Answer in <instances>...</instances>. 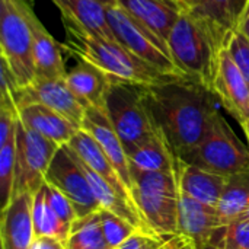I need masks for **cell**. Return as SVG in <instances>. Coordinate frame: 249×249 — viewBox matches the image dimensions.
Masks as SVG:
<instances>
[{
    "instance_id": "obj_42",
    "label": "cell",
    "mask_w": 249,
    "mask_h": 249,
    "mask_svg": "<svg viewBox=\"0 0 249 249\" xmlns=\"http://www.w3.org/2000/svg\"><path fill=\"white\" fill-rule=\"evenodd\" d=\"M184 249H196L194 247H191V248H184Z\"/></svg>"
},
{
    "instance_id": "obj_7",
    "label": "cell",
    "mask_w": 249,
    "mask_h": 249,
    "mask_svg": "<svg viewBox=\"0 0 249 249\" xmlns=\"http://www.w3.org/2000/svg\"><path fill=\"white\" fill-rule=\"evenodd\" d=\"M107 15L114 38L121 45L153 66L158 71L163 74H179L171 60L168 45L125 9L118 4L107 6Z\"/></svg>"
},
{
    "instance_id": "obj_18",
    "label": "cell",
    "mask_w": 249,
    "mask_h": 249,
    "mask_svg": "<svg viewBox=\"0 0 249 249\" xmlns=\"http://www.w3.org/2000/svg\"><path fill=\"white\" fill-rule=\"evenodd\" d=\"M134 19L168 45L169 34L185 9L179 0H117Z\"/></svg>"
},
{
    "instance_id": "obj_40",
    "label": "cell",
    "mask_w": 249,
    "mask_h": 249,
    "mask_svg": "<svg viewBox=\"0 0 249 249\" xmlns=\"http://www.w3.org/2000/svg\"><path fill=\"white\" fill-rule=\"evenodd\" d=\"M244 128V131H245V136H247V139H248V144H249V121L242 127Z\"/></svg>"
},
{
    "instance_id": "obj_11",
    "label": "cell",
    "mask_w": 249,
    "mask_h": 249,
    "mask_svg": "<svg viewBox=\"0 0 249 249\" xmlns=\"http://www.w3.org/2000/svg\"><path fill=\"white\" fill-rule=\"evenodd\" d=\"M212 90L222 107L244 127L249 121V85L228 48L219 54Z\"/></svg>"
},
{
    "instance_id": "obj_5",
    "label": "cell",
    "mask_w": 249,
    "mask_h": 249,
    "mask_svg": "<svg viewBox=\"0 0 249 249\" xmlns=\"http://www.w3.org/2000/svg\"><path fill=\"white\" fill-rule=\"evenodd\" d=\"M182 162L232 177L249 171V149L245 147L225 117L217 112L203 142Z\"/></svg>"
},
{
    "instance_id": "obj_34",
    "label": "cell",
    "mask_w": 249,
    "mask_h": 249,
    "mask_svg": "<svg viewBox=\"0 0 249 249\" xmlns=\"http://www.w3.org/2000/svg\"><path fill=\"white\" fill-rule=\"evenodd\" d=\"M228 51L231 54V57L233 58L235 64L238 66L239 71L242 73V76L245 77L247 83L249 85V41L248 38L241 32L236 31L229 42H228Z\"/></svg>"
},
{
    "instance_id": "obj_39",
    "label": "cell",
    "mask_w": 249,
    "mask_h": 249,
    "mask_svg": "<svg viewBox=\"0 0 249 249\" xmlns=\"http://www.w3.org/2000/svg\"><path fill=\"white\" fill-rule=\"evenodd\" d=\"M99 1H102V3L107 4V6H114V4H117V0H99Z\"/></svg>"
},
{
    "instance_id": "obj_15",
    "label": "cell",
    "mask_w": 249,
    "mask_h": 249,
    "mask_svg": "<svg viewBox=\"0 0 249 249\" xmlns=\"http://www.w3.org/2000/svg\"><path fill=\"white\" fill-rule=\"evenodd\" d=\"M82 130L89 133L102 147L117 172L120 174L123 182L131 193L133 190V182H131V168L130 162L127 158V152L123 146V142L120 136L117 134L105 108H98V107H89L86 109L83 123H82ZM133 196V194H131Z\"/></svg>"
},
{
    "instance_id": "obj_32",
    "label": "cell",
    "mask_w": 249,
    "mask_h": 249,
    "mask_svg": "<svg viewBox=\"0 0 249 249\" xmlns=\"http://www.w3.org/2000/svg\"><path fill=\"white\" fill-rule=\"evenodd\" d=\"M44 193H45V200L51 207V210L55 213V216L63 223L71 228V225L79 219L73 203L61 191H58L57 188H54L47 182H44Z\"/></svg>"
},
{
    "instance_id": "obj_36",
    "label": "cell",
    "mask_w": 249,
    "mask_h": 249,
    "mask_svg": "<svg viewBox=\"0 0 249 249\" xmlns=\"http://www.w3.org/2000/svg\"><path fill=\"white\" fill-rule=\"evenodd\" d=\"M223 235H225V228H222L212 238V241H209L206 244H201V245H197L196 249H225V245H223Z\"/></svg>"
},
{
    "instance_id": "obj_41",
    "label": "cell",
    "mask_w": 249,
    "mask_h": 249,
    "mask_svg": "<svg viewBox=\"0 0 249 249\" xmlns=\"http://www.w3.org/2000/svg\"><path fill=\"white\" fill-rule=\"evenodd\" d=\"M245 217H248V219H249V209H248V212L245 213Z\"/></svg>"
},
{
    "instance_id": "obj_10",
    "label": "cell",
    "mask_w": 249,
    "mask_h": 249,
    "mask_svg": "<svg viewBox=\"0 0 249 249\" xmlns=\"http://www.w3.org/2000/svg\"><path fill=\"white\" fill-rule=\"evenodd\" d=\"M13 101L18 109L29 104L45 105L66 117L79 128H82L88 109V107L71 92L64 77L35 79L31 85L19 88L13 93Z\"/></svg>"
},
{
    "instance_id": "obj_38",
    "label": "cell",
    "mask_w": 249,
    "mask_h": 249,
    "mask_svg": "<svg viewBox=\"0 0 249 249\" xmlns=\"http://www.w3.org/2000/svg\"><path fill=\"white\" fill-rule=\"evenodd\" d=\"M179 1H181V4H182L185 9H188V10H190V9H193V7L197 4V1H198V0H179Z\"/></svg>"
},
{
    "instance_id": "obj_1",
    "label": "cell",
    "mask_w": 249,
    "mask_h": 249,
    "mask_svg": "<svg viewBox=\"0 0 249 249\" xmlns=\"http://www.w3.org/2000/svg\"><path fill=\"white\" fill-rule=\"evenodd\" d=\"M144 98L158 133L178 160L198 147L219 112L213 90L182 74L144 85Z\"/></svg>"
},
{
    "instance_id": "obj_33",
    "label": "cell",
    "mask_w": 249,
    "mask_h": 249,
    "mask_svg": "<svg viewBox=\"0 0 249 249\" xmlns=\"http://www.w3.org/2000/svg\"><path fill=\"white\" fill-rule=\"evenodd\" d=\"M225 249H249V219L242 216L225 226Z\"/></svg>"
},
{
    "instance_id": "obj_21",
    "label": "cell",
    "mask_w": 249,
    "mask_h": 249,
    "mask_svg": "<svg viewBox=\"0 0 249 249\" xmlns=\"http://www.w3.org/2000/svg\"><path fill=\"white\" fill-rule=\"evenodd\" d=\"M228 179L229 177L210 172L179 160L178 181L181 193L204 204L217 207L228 185Z\"/></svg>"
},
{
    "instance_id": "obj_37",
    "label": "cell",
    "mask_w": 249,
    "mask_h": 249,
    "mask_svg": "<svg viewBox=\"0 0 249 249\" xmlns=\"http://www.w3.org/2000/svg\"><path fill=\"white\" fill-rule=\"evenodd\" d=\"M238 31H241L247 38H248L249 41V4H248V9H247V12H245V15H244V18H242V22H241V25H239V29Z\"/></svg>"
},
{
    "instance_id": "obj_35",
    "label": "cell",
    "mask_w": 249,
    "mask_h": 249,
    "mask_svg": "<svg viewBox=\"0 0 249 249\" xmlns=\"http://www.w3.org/2000/svg\"><path fill=\"white\" fill-rule=\"evenodd\" d=\"M31 249H66L64 242L54 239V238H48V236H41V238H35Z\"/></svg>"
},
{
    "instance_id": "obj_19",
    "label": "cell",
    "mask_w": 249,
    "mask_h": 249,
    "mask_svg": "<svg viewBox=\"0 0 249 249\" xmlns=\"http://www.w3.org/2000/svg\"><path fill=\"white\" fill-rule=\"evenodd\" d=\"M67 144L82 160L83 165H86L90 171L99 175L104 181H107L120 196H123L131 204H134L133 196L125 187V184L123 182L120 174L117 172V169L114 168V165L111 163V160L99 146V143L89 133L80 128Z\"/></svg>"
},
{
    "instance_id": "obj_3",
    "label": "cell",
    "mask_w": 249,
    "mask_h": 249,
    "mask_svg": "<svg viewBox=\"0 0 249 249\" xmlns=\"http://www.w3.org/2000/svg\"><path fill=\"white\" fill-rule=\"evenodd\" d=\"M168 48L171 60L179 74L212 89L222 50L217 48L206 28L190 10L184 9L179 15L169 34Z\"/></svg>"
},
{
    "instance_id": "obj_2",
    "label": "cell",
    "mask_w": 249,
    "mask_h": 249,
    "mask_svg": "<svg viewBox=\"0 0 249 249\" xmlns=\"http://www.w3.org/2000/svg\"><path fill=\"white\" fill-rule=\"evenodd\" d=\"M63 51L77 60L93 64L112 79L150 85L165 76L153 66L128 51L117 39L88 32L69 20H63Z\"/></svg>"
},
{
    "instance_id": "obj_6",
    "label": "cell",
    "mask_w": 249,
    "mask_h": 249,
    "mask_svg": "<svg viewBox=\"0 0 249 249\" xmlns=\"http://www.w3.org/2000/svg\"><path fill=\"white\" fill-rule=\"evenodd\" d=\"M0 57L6 60L20 88L36 79L31 29L13 0H0Z\"/></svg>"
},
{
    "instance_id": "obj_31",
    "label": "cell",
    "mask_w": 249,
    "mask_h": 249,
    "mask_svg": "<svg viewBox=\"0 0 249 249\" xmlns=\"http://www.w3.org/2000/svg\"><path fill=\"white\" fill-rule=\"evenodd\" d=\"M99 216H101V225L104 235L107 238V242L109 244L111 249H118L136 231H139L136 226H133L130 222L124 220L123 217L99 209Z\"/></svg>"
},
{
    "instance_id": "obj_29",
    "label": "cell",
    "mask_w": 249,
    "mask_h": 249,
    "mask_svg": "<svg viewBox=\"0 0 249 249\" xmlns=\"http://www.w3.org/2000/svg\"><path fill=\"white\" fill-rule=\"evenodd\" d=\"M191 247H194L193 242L182 235L162 236L150 231L139 229L118 249H184Z\"/></svg>"
},
{
    "instance_id": "obj_27",
    "label": "cell",
    "mask_w": 249,
    "mask_h": 249,
    "mask_svg": "<svg viewBox=\"0 0 249 249\" xmlns=\"http://www.w3.org/2000/svg\"><path fill=\"white\" fill-rule=\"evenodd\" d=\"M66 249H111L102 231L99 210L79 217L70 228Z\"/></svg>"
},
{
    "instance_id": "obj_12",
    "label": "cell",
    "mask_w": 249,
    "mask_h": 249,
    "mask_svg": "<svg viewBox=\"0 0 249 249\" xmlns=\"http://www.w3.org/2000/svg\"><path fill=\"white\" fill-rule=\"evenodd\" d=\"M22 15L25 16L34 44V61L36 79H58L66 77V64L63 58V48L48 29L42 25L34 10L32 0H13Z\"/></svg>"
},
{
    "instance_id": "obj_23",
    "label": "cell",
    "mask_w": 249,
    "mask_h": 249,
    "mask_svg": "<svg viewBox=\"0 0 249 249\" xmlns=\"http://www.w3.org/2000/svg\"><path fill=\"white\" fill-rule=\"evenodd\" d=\"M61 12L63 20H69L76 26L102 35L109 39H115L111 31L107 4L99 0H51Z\"/></svg>"
},
{
    "instance_id": "obj_16",
    "label": "cell",
    "mask_w": 249,
    "mask_h": 249,
    "mask_svg": "<svg viewBox=\"0 0 249 249\" xmlns=\"http://www.w3.org/2000/svg\"><path fill=\"white\" fill-rule=\"evenodd\" d=\"M32 198L34 194L22 193L13 196L9 204L1 209L0 236L3 249H31L35 239Z\"/></svg>"
},
{
    "instance_id": "obj_8",
    "label": "cell",
    "mask_w": 249,
    "mask_h": 249,
    "mask_svg": "<svg viewBox=\"0 0 249 249\" xmlns=\"http://www.w3.org/2000/svg\"><path fill=\"white\" fill-rule=\"evenodd\" d=\"M60 147L53 140L25 127L20 120L18 121L13 196L35 194L44 185L48 166Z\"/></svg>"
},
{
    "instance_id": "obj_25",
    "label": "cell",
    "mask_w": 249,
    "mask_h": 249,
    "mask_svg": "<svg viewBox=\"0 0 249 249\" xmlns=\"http://www.w3.org/2000/svg\"><path fill=\"white\" fill-rule=\"evenodd\" d=\"M249 209V171L229 177L228 185L217 204L220 219L225 225L245 216Z\"/></svg>"
},
{
    "instance_id": "obj_17",
    "label": "cell",
    "mask_w": 249,
    "mask_h": 249,
    "mask_svg": "<svg viewBox=\"0 0 249 249\" xmlns=\"http://www.w3.org/2000/svg\"><path fill=\"white\" fill-rule=\"evenodd\" d=\"M225 226L217 207L204 204L181 193L179 235L185 236L194 247L212 241V238Z\"/></svg>"
},
{
    "instance_id": "obj_30",
    "label": "cell",
    "mask_w": 249,
    "mask_h": 249,
    "mask_svg": "<svg viewBox=\"0 0 249 249\" xmlns=\"http://www.w3.org/2000/svg\"><path fill=\"white\" fill-rule=\"evenodd\" d=\"M16 168V136L0 146V198L4 209L13 196Z\"/></svg>"
},
{
    "instance_id": "obj_24",
    "label": "cell",
    "mask_w": 249,
    "mask_h": 249,
    "mask_svg": "<svg viewBox=\"0 0 249 249\" xmlns=\"http://www.w3.org/2000/svg\"><path fill=\"white\" fill-rule=\"evenodd\" d=\"M130 168L139 171H165L178 174L179 160L160 136L127 152Z\"/></svg>"
},
{
    "instance_id": "obj_26",
    "label": "cell",
    "mask_w": 249,
    "mask_h": 249,
    "mask_svg": "<svg viewBox=\"0 0 249 249\" xmlns=\"http://www.w3.org/2000/svg\"><path fill=\"white\" fill-rule=\"evenodd\" d=\"M32 223L35 238L48 236L66 244L70 233V226L63 223L48 206L45 200L44 185L34 194L32 198Z\"/></svg>"
},
{
    "instance_id": "obj_22",
    "label": "cell",
    "mask_w": 249,
    "mask_h": 249,
    "mask_svg": "<svg viewBox=\"0 0 249 249\" xmlns=\"http://www.w3.org/2000/svg\"><path fill=\"white\" fill-rule=\"evenodd\" d=\"M64 79L71 92L88 108H105V95L112 79L105 71L88 61L77 60V63L67 70Z\"/></svg>"
},
{
    "instance_id": "obj_9",
    "label": "cell",
    "mask_w": 249,
    "mask_h": 249,
    "mask_svg": "<svg viewBox=\"0 0 249 249\" xmlns=\"http://www.w3.org/2000/svg\"><path fill=\"white\" fill-rule=\"evenodd\" d=\"M45 182L61 191L73 203L79 217H85L101 209L88 177L69 144L61 146L54 155L45 174Z\"/></svg>"
},
{
    "instance_id": "obj_14",
    "label": "cell",
    "mask_w": 249,
    "mask_h": 249,
    "mask_svg": "<svg viewBox=\"0 0 249 249\" xmlns=\"http://www.w3.org/2000/svg\"><path fill=\"white\" fill-rule=\"evenodd\" d=\"M179 196L133 190L134 206L147 231L162 236L179 235Z\"/></svg>"
},
{
    "instance_id": "obj_28",
    "label": "cell",
    "mask_w": 249,
    "mask_h": 249,
    "mask_svg": "<svg viewBox=\"0 0 249 249\" xmlns=\"http://www.w3.org/2000/svg\"><path fill=\"white\" fill-rule=\"evenodd\" d=\"M131 182L133 190H146L166 193L172 196H179V181L178 174L165 171H139L131 168ZM131 190V194H133Z\"/></svg>"
},
{
    "instance_id": "obj_4",
    "label": "cell",
    "mask_w": 249,
    "mask_h": 249,
    "mask_svg": "<svg viewBox=\"0 0 249 249\" xmlns=\"http://www.w3.org/2000/svg\"><path fill=\"white\" fill-rule=\"evenodd\" d=\"M105 111L125 152L160 136L146 107L144 85L111 79L105 95Z\"/></svg>"
},
{
    "instance_id": "obj_20",
    "label": "cell",
    "mask_w": 249,
    "mask_h": 249,
    "mask_svg": "<svg viewBox=\"0 0 249 249\" xmlns=\"http://www.w3.org/2000/svg\"><path fill=\"white\" fill-rule=\"evenodd\" d=\"M18 114L25 127L53 140L58 146L67 144L80 130L66 117L41 104L25 105L18 109Z\"/></svg>"
},
{
    "instance_id": "obj_13",
    "label": "cell",
    "mask_w": 249,
    "mask_h": 249,
    "mask_svg": "<svg viewBox=\"0 0 249 249\" xmlns=\"http://www.w3.org/2000/svg\"><path fill=\"white\" fill-rule=\"evenodd\" d=\"M248 4L249 0H198L190 12L206 28L217 48L223 50L239 29Z\"/></svg>"
}]
</instances>
